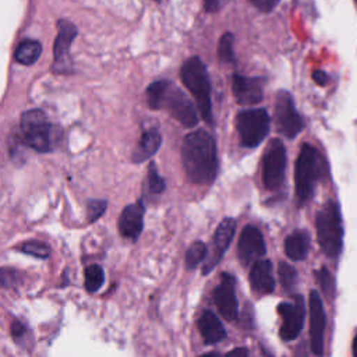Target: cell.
Masks as SVG:
<instances>
[{
	"instance_id": "cell-1",
	"label": "cell",
	"mask_w": 357,
	"mask_h": 357,
	"mask_svg": "<svg viewBox=\"0 0 357 357\" xmlns=\"http://www.w3.org/2000/svg\"><path fill=\"white\" fill-rule=\"evenodd\" d=\"M181 162L191 183H212L218 173V155L213 137L202 128L187 134L183 139Z\"/></svg>"
},
{
	"instance_id": "cell-2",
	"label": "cell",
	"mask_w": 357,
	"mask_h": 357,
	"mask_svg": "<svg viewBox=\"0 0 357 357\" xmlns=\"http://www.w3.org/2000/svg\"><path fill=\"white\" fill-rule=\"evenodd\" d=\"M148 106L153 110L165 109L180 124L191 128L197 124L198 116L192 102L174 84L166 79L152 82L146 88Z\"/></svg>"
},
{
	"instance_id": "cell-3",
	"label": "cell",
	"mask_w": 357,
	"mask_h": 357,
	"mask_svg": "<svg viewBox=\"0 0 357 357\" xmlns=\"http://www.w3.org/2000/svg\"><path fill=\"white\" fill-rule=\"evenodd\" d=\"M22 141L38 152H52L63 138L59 126L49 123L47 116L40 109L26 110L20 120Z\"/></svg>"
},
{
	"instance_id": "cell-4",
	"label": "cell",
	"mask_w": 357,
	"mask_h": 357,
	"mask_svg": "<svg viewBox=\"0 0 357 357\" xmlns=\"http://www.w3.org/2000/svg\"><path fill=\"white\" fill-rule=\"evenodd\" d=\"M180 78L184 86L190 91L192 98L195 99L197 107L201 113V117L212 124V102H211V82L206 66L204 61L192 56L184 61L180 70Z\"/></svg>"
},
{
	"instance_id": "cell-5",
	"label": "cell",
	"mask_w": 357,
	"mask_h": 357,
	"mask_svg": "<svg viewBox=\"0 0 357 357\" xmlns=\"http://www.w3.org/2000/svg\"><path fill=\"white\" fill-rule=\"evenodd\" d=\"M317 238L322 252L329 258H336L343 245V226L339 205L329 199L315 216Z\"/></svg>"
},
{
	"instance_id": "cell-6",
	"label": "cell",
	"mask_w": 357,
	"mask_h": 357,
	"mask_svg": "<svg viewBox=\"0 0 357 357\" xmlns=\"http://www.w3.org/2000/svg\"><path fill=\"white\" fill-rule=\"evenodd\" d=\"M319 176L321 159L318 151L310 144H303L294 166L296 198L300 206L311 199Z\"/></svg>"
},
{
	"instance_id": "cell-7",
	"label": "cell",
	"mask_w": 357,
	"mask_h": 357,
	"mask_svg": "<svg viewBox=\"0 0 357 357\" xmlns=\"http://www.w3.org/2000/svg\"><path fill=\"white\" fill-rule=\"evenodd\" d=\"M236 128L243 146L255 148L269 132V116L265 109H247L237 114Z\"/></svg>"
},
{
	"instance_id": "cell-8",
	"label": "cell",
	"mask_w": 357,
	"mask_h": 357,
	"mask_svg": "<svg viewBox=\"0 0 357 357\" xmlns=\"http://www.w3.org/2000/svg\"><path fill=\"white\" fill-rule=\"evenodd\" d=\"M286 148L280 139H272L262 160V183L268 190H278L286 173Z\"/></svg>"
},
{
	"instance_id": "cell-9",
	"label": "cell",
	"mask_w": 357,
	"mask_h": 357,
	"mask_svg": "<svg viewBox=\"0 0 357 357\" xmlns=\"http://www.w3.org/2000/svg\"><path fill=\"white\" fill-rule=\"evenodd\" d=\"M275 124L276 130L289 139H293L304 128L291 95L283 89L276 93L275 99Z\"/></svg>"
},
{
	"instance_id": "cell-10",
	"label": "cell",
	"mask_w": 357,
	"mask_h": 357,
	"mask_svg": "<svg viewBox=\"0 0 357 357\" xmlns=\"http://www.w3.org/2000/svg\"><path fill=\"white\" fill-rule=\"evenodd\" d=\"M78 29L75 25L67 20H59L57 22V36L53 46V64L52 71L56 74H67L71 71V57L70 47Z\"/></svg>"
},
{
	"instance_id": "cell-11",
	"label": "cell",
	"mask_w": 357,
	"mask_h": 357,
	"mask_svg": "<svg viewBox=\"0 0 357 357\" xmlns=\"http://www.w3.org/2000/svg\"><path fill=\"white\" fill-rule=\"evenodd\" d=\"M278 311L282 318V325L279 331L280 337L286 342L294 340L303 329L305 317V305L303 296L297 294L294 297V303H280L278 305Z\"/></svg>"
},
{
	"instance_id": "cell-12",
	"label": "cell",
	"mask_w": 357,
	"mask_h": 357,
	"mask_svg": "<svg viewBox=\"0 0 357 357\" xmlns=\"http://www.w3.org/2000/svg\"><path fill=\"white\" fill-rule=\"evenodd\" d=\"M236 230V220L233 218H225L215 230L211 241V247L206 251V261L202 268V275L209 273L222 259Z\"/></svg>"
},
{
	"instance_id": "cell-13",
	"label": "cell",
	"mask_w": 357,
	"mask_h": 357,
	"mask_svg": "<svg viewBox=\"0 0 357 357\" xmlns=\"http://www.w3.org/2000/svg\"><path fill=\"white\" fill-rule=\"evenodd\" d=\"M308 308H310V343H311V350L315 356H321L324 353V333H325L326 315H325L324 304H322V300L318 294V290H311Z\"/></svg>"
},
{
	"instance_id": "cell-14",
	"label": "cell",
	"mask_w": 357,
	"mask_h": 357,
	"mask_svg": "<svg viewBox=\"0 0 357 357\" xmlns=\"http://www.w3.org/2000/svg\"><path fill=\"white\" fill-rule=\"evenodd\" d=\"M237 252H238V259L245 266L254 264L255 261L261 259L265 255L266 252L265 240L262 233L255 226L247 225L241 230L238 244H237Z\"/></svg>"
},
{
	"instance_id": "cell-15",
	"label": "cell",
	"mask_w": 357,
	"mask_h": 357,
	"mask_svg": "<svg viewBox=\"0 0 357 357\" xmlns=\"http://www.w3.org/2000/svg\"><path fill=\"white\" fill-rule=\"evenodd\" d=\"M236 280L229 273L220 275V282L213 290V301L222 317L234 321L238 315V304L236 298Z\"/></svg>"
},
{
	"instance_id": "cell-16",
	"label": "cell",
	"mask_w": 357,
	"mask_h": 357,
	"mask_svg": "<svg viewBox=\"0 0 357 357\" xmlns=\"http://www.w3.org/2000/svg\"><path fill=\"white\" fill-rule=\"evenodd\" d=\"M262 79L259 77H245L240 74L233 75V95L240 105H255L264 96Z\"/></svg>"
},
{
	"instance_id": "cell-17",
	"label": "cell",
	"mask_w": 357,
	"mask_h": 357,
	"mask_svg": "<svg viewBox=\"0 0 357 357\" xmlns=\"http://www.w3.org/2000/svg\"><path fill=\"white\" fill-rule=\"evenodd\" d=\"M144 212H145V209H144L142 201L130 204L121 211V213L119 216L117 227L123 237L130 238V240L138 238V236L141 234L142 227H144Z\"/></svg>"
},
{
	"instance_id": "cell-18",
	"label": "cell",
	"mask_w": 357,
	"mask_h": 357,
	"mask_svg": "<svg viewBox=\"0 0 357 357\" xmlns=\"http://www.w3.org/2000/svg\"><path fill=\"white\" fill-rule=\"evenodd\" d=\"M250 284L258 294H269L275 290V279L272 275V262L269 259H258L250 271Z\"/></svg>"
},
{
	"instance_id": "cell-19",
	"label": "cell",
	"mask_w": 357,
	"mask_h": 357,
	"mask_svg": "<svg viewBox=\"0 0 357 357\" xmlns=\"http://www.w3.org/2000/svg\"><path fill=\"white\" fill-rule=\"evenodd\" d=\"M160 144H162V135L156 128H149L144 131L135 149L132 151V155H131L132 162L135 163L145 162L146 159H149L158 152Z\"/></svg>"
},
{
	"instance_id": "cell-20",
	"label": "cell",
	"mask_w": 357,
	"mask_h": 357,
	"mask_svg": "<svg viewBox=\"0 0 357 357\" xmlns=\"http://www.w3.org/2000/svg\"><path fill=\"white\" fill-rule=\"evenodd\" d=\"M198 331L205 343L213 344L225 339L226 332L219 318L209 310L204 311L198 318Z\"/></svg>"
},
{
	"instance_id": "cell-21",
	"label": "cell",
	"mask_w": 357,
	"mask_h": 357,
	"mask_svg": "<svg viewBox=\"0 0 357 357\" xmlns=\"http://www.w3.org/2000/svg\"><path fill=\"white\" fill-rule=\"evenodd\" d=\"M310 250V237L304 230H296L284 240V252L293 261H303Z\"/></svg>"
},
{
	"instance_id": "cell-22",
	"label": "cell",
	"mask_w": 357,
	"mask_h": 357,
	"mask_svg": "<svg viewBox=\"0 0 357 357\" xmlns=\"http://www.w3.org/2000/svg\"><path fill=\"white\" fill-rule=\"evenodd\" d=\"M40 53H42V45L38 40L26 39L17 46L14 57L20 64L31 66L39 59Z\"/></svg>"
},
{
	"instance_id": "cell-23",
	"label": "cell",
	"mask_w": 357,
	"mask_h": 357,
	"mask_svg": "<svg viewBox=\"0 0 357 357\" xmlns=\"http://www.w3.org/2000/svg\"><path fill=\"white\" fill-rule=\"evenodd\" d=\"M85 289L88 293H95L98 291L103 282H105V272L102 269V266L96 265V264H92L89 266L85 268Z\"/></svg>"
},
{
	"instance_id": "cell-24",
	"label": "cell",
	"mask_w": 357,
	"mask_h": 357,
	"mask_svg": "<svg viewBox=\"0 0 357 357\" xmlns=\"http://www.w3.org/2000/svg\"><path fill=\"white\" fill-rule=\"evenodd\" d=\"M218 59L225 64L234 63V36L226 32L220 36L218 43Z\"/></svg>"
},
{
	"instance_id": "cell-25",
	"label": "cell",
	"mask_w": 357,
	"mask_h": 357,
	"mask_svg": "<svg viewBox=\"0 0 357 357\" xmlns=\"http://www.w3.org/2000/svg\"><path fill=\"white\" fill-rule=\"evenodd\" d=\"M206 251H208V247L205 245V243L202 241H194L187 252H185V266L188 269H192L195 268L199 262H202L206 257Z\"/></svg>"
},
{
	"instance_id": "cell-26",
	"label": "cell",
	"mask_w": 357,
	"mask_h": 357,
	"mask_svg": "<svg viewBox=\"0 0 357 357\" xmlns=\"http://www.w3.org/2000/svg\"><path fill=\"white\" fill-rule=\"evenodd\" d=\"M18 250H21L25 254H29L32 257L40 258V259H46L50 254V248L46 243L43 241H38V240H31V241H25L22 244H20Z\"/></svg>"
},
{
	"instance_id": "cell-27",
	"label": "cell",
	"mask_w": 357,
	"mask_h": 357,
	"mask_svg": "<svg viewBox=\"0 0 357 357\" xmlns=\"http://www.w3.org/2000/svg\"><path fill=\"white\" fill-rule=\"evenodd\" d=\"M278 273H279L280 283L286 290H291L296 286L297 272L291 265H289L286 262H280L279 268H278Z\"/></svg>"
},
{
	"instance_id": "cell-28",
	"label": "cell",
	"mask_w": 357,
	"mask_h": 357,
	"mask_svg": "<svg viewBox=\"0 0 357 357\" xmlns=\"http://www.w3.org/2000/svg\"><path fill=\"white\" fill-rule=\"evenodd\" d=\"M165 180L156 170L155 163H151L148 167V188L152 194H160L165 190Z\"/></svg>"
},
{
	"instance_id": "cell-29",
	"label": "cell",
	"mask_w": 357,
	"mask_h": 357,
	"mask_svg": "<svg viewBox=\"0 0 357 357\" xmlns=\"http://www.w3.org/2000/svg\"><path fill=\"white\" fill-rule=\"evenodd\" d=\"M21 282V273L11 268H0V287H14Z\"/></svg>"
},
{
	"instance_id": "cell-30",
	"label": "cell",
	"mask_w": 357,
	"mask_h": 357,
	"mask_svg": "<svg viewBox=\"0 0 357 357\" xmlns=\"http://www.w3.org/2000/svg\"><path fill=\"white\" fill-rule=\"evenodd\" d=\"M106 206H107V201H105V199H89L86 204L88 220L91 223L98 220L106 211Z\"/></svg>"
},
{
	"instance_id": "cell-31",
	"label": "cell",
	"mask_w": 357,
	"mask_h": 357,
	"mask_svg": "<svg viewBox=\"0 0 357 357\" xmlns=\"http://www.w3.org/2000/svg\"><path fill=\"white\" fill-rule=\"evenodd\" d=\"M317 279L319 282V286H321V290L324 291V294L328 297L332 296L333 289H335V282H333L331 272L325 266L317 272Z\"/></svg>"
},
{
	"instance_id": "cell-32",
	"label": "cell",
	"mask_w": 357,
	"mask_h": 357,
	"mask_svg": "<svg viewBox=\"0 0 357 357\" xmlns=\"http://www.w3.org/2000/svg\"><path fill=\"white\" fill-rule=\"evenodd\" d=\"M250 3L261 13H271L279 3V0H250Z\"/></svg>"
},
{
	"instance_id": "cell-33",
	"label": "cell",
	"mask_w": 357,
	"mask_h": 357,
	"mask_svg": "<svg viewBox=\"0 0 357 357\" xmlns=\"http://www.w3.org/2000/svg\"><path fill=\"white\" fill-rule=\"evenodd\" d=\"M11 335L15 340H18L20 337H24L26 335V328L24 324L18 322V321H14L11 324Z\"/></svg>"
},
{
	"instance_id": "cell-34",
	"label": "cell",
	"mask_w": 357,
	"mask_h": 357,
	"mask_svg": "<svg viewBox=\"0 0 357 357\" xmlns=\"http://www.w3.org/2000/svg\"><path fill=\"white\" fill-rule=\"evenodd\" d=\"M205 11L208 13H216L225 3V0H202Z\"/></svg>"
},
{
	"instance_id": "cell-35",
	"label": "cell",
	"mask_w": 357,
	"mask_h": 357,
	"mask_svg": "<svg viewBox=\"0 0 357 357\" xmlns=\"http://www.w3.org/2000/svg\"><path fill=\"white\" fill-rule=\"evenodd\" d=\"M312 78H314V81H315L318 85H321V86H324V85L328 82V79H329L328 74H326L325 71H322V70H317V71H314Z\"/></svg>"
},
{
	"instance_id": "cell-36",
	"label": "cell",
	"mask_w": 357,
	"mask_h": 357,
	"mask_svg": "<svg viewBox=\"0 0 357 357\" xmlns=\"http://www.w3.org/2000/svg\"><path fill=\"white\" fill-rule=\"evenodd\" d=\"M229 354H243V356H247V354H248V350H247V349H243V347H237V349L230 350Z\"/></svg>"
},
{
	"instance_id": "cell-37",
	"label": "cell",
	"mask_w": 357,
	"mask_h": 357,
	"mask_svg": "<svg viewBox=\"0 0 357 357\" xmlns=\"http://www.w3.org/2000/svg\"><path fill=\"white\" fill-rule=\"evenodd\" d=\"M353 356L357 357V335L353 339Z\"/></svg>"
},
{
	"instance_id": "cell-38",
	"label": "cell",
	"mask_w": 357,
	"mask_h": 357,
	"mask_svg": "<svg viewBox=\"0 0 357 357\" xmlns=\"http://www.w3.org/2000/svg\"><path fill=\"white\" fill-rule=\"evenodd\" d=\"M356 3H357V0H356Z\"/></svg>"
}]
</instances>
